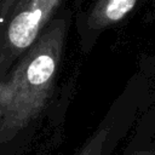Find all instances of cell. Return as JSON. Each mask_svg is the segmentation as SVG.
Instances as JSON below:
<instances>
[{
	"instance_id": "1",
	"label": "cell",
	"mask_w": 155,
	"mask_h": 155,
	"mask_svg": "<svg viewBox=\"0 0 155 155\" xmlns=\"http://www.w3.org/2000/svg\"><path fill=\"white\" fill-rule=\"evenodd\" d=\"M71 18V8L61 11L0 84V142L11 139L45 108L53 90Z\"/></svg>"
},
{
	"instance_id": "2",
	"label": "cell",
	"mask_w": 155,
	"mask_h": 155,
	"mask_svg": "<svg viewBox=\"0 0 155 155\" xmlns=\"http://www.w3.org/2000/svg\"><path fill=\"white\" fill-rule=\"evenodd\" d=\"M69 0H16L0 33V76L10 71L18 58L36 41L47 24Z\"/></svg>"
},
{
	"instance_id": "3",
	"label": "cell",
	"mask_w": 155,
	"mask_h": 155,
	"mask_svg": "<svg viewBox=\"0 0 155 155\" xmlns=\"http://www.w3.org/2000/svg\"><path fill=\"white\" fill-rule=\"evenodd\" d=\"M144 0H74L73 15L84 45L121 23Z\"/></svg>"
},
{
	"instance_id": "4",
	"label": "cell",
	"mask_w": 155,
	"mask_h": 155,
	"mask_svg": "<svg viewBox=\"0 0 155 155\" xmlns=\"http://www.w3.org/2000/svg\"><path fill=\"white\" fill-rule=\"evenodd\" d=\"M110 138V127H99L75 155H105Z\"/></svg>"
},
{
	"instance_id": "5",
	"label": "cell",
	"mask_w": 155,
	"mask_h": 155,
	"mask_svg": "<svg viewBox=\"0 0 155 155\" xmlns=\"http://www.w3.org/2000/svg\"><path fill=\"white\" fill-rule=\"evenodd\" d=\"M133 155H155L154 150H143V151H137Z\"/></svg>"
}]
</instances>
